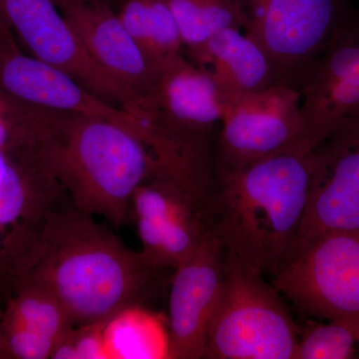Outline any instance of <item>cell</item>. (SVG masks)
<instances>
[{"instance_id": "cell-1", "label": "cell", "mask_w": 359, "mask_h": 359, "mask_svg": "<svg viewBox=\"0 0 359 359\" xmlns=\"http://www.w3.org/2000/svg\"><path fill=\"white\" fill-rule=\"evenodd\" d=\"M165 271L142 252L130 249L95 216L71 205L47 219L32 259L18 280L48 290L75 325H81L105 320L125 306L145 304Z\"/></svg>"}, {"instance_id": "cell-2", "label": "cell", "mask_w": 359, "mask_h": 359, "mask_svg": "<svg viewBox=\"0 0 359 359\" xmlns=\"http://www.w3.org/2000/svg\"><path fill=\"white\" fill-rule=\"evenodd\" d=\"M313 173V150L285 151L244 166L214 169L208 211L224 252L275 275L292 257Z\"/></svg>"}, {"instance_id": "cell-3", "label": "cell", "mask_w": 359, "mask_h": 359, "mask_svg": "<svg viewBox=\"0 0 359 359\" xmlns=\"http://www.w3.org/2000/svg\"><path fill=\"white\" fill-rule=\"evenodd\" d=\"M37 154L71 205L116 226L130 223L132 198L142 184L170 179L141 139L95 116L47 109Z\"/></svg>"}, {"instance_id": "cell-4", "label": "cell", "mask_w": 359, "mask_h": 359, "mask_svg": "<svg viewBox=\"0 0 359 359\" xmlns=\"http://www.w3.org/2000/svg\"><path fill=\"white\" fill-rule=\"evenodd\" d=\"M283 299L263 271L224 252L204 358L294 359L301 327Z\"/></svg>"}, {"instance_id": "cell-5", "label": "cell", "mask_w": 359, "mask_h": 359, "mask_svg": "<svg viewBox=\"0 0 359 359\" xmlns=\"http://www.w3.org/2000/svg\"><path fill=\"white\" fill-rule=\"evenodd\" d=\"M63 196L34 142L18 136L0 143V292L25 273L47 219L63 208Z\"/></svg>"}, {"instance_id": "cell-6", "label": "cell", "mask_w": 359, "mask_h": 359, "mask_svg": "<svg viewBox=\"0 0 359 359\" xmlns=\"http://www.w3.org/2000/svg\"><path fill=\"white\" fill-rule=\"evenodd\" d=\"M238 2L244 32L268 54L280 82L295 88L340 30L359 16L342 0Z\"/></svg>"}, {"instance_id": "cell-7", "label": "cell", "mask_w": 359, "mask_h": 359, "mask_svg": "<svg viewBox=\"0 0 359 359\" xmlns=\"http://www.w3.org/2000/svg\"><path fill=\"white\" fill-rule=\"evenodd\" d=\"M0 93L18 102L102 118L141 139L160 162L176 145L160 128L92 93L69 75L32 57L16 43L0 41Z\"/></svg>"}, {"instance_id": "cell-8", "label": "cell", "mask_w": 359, "mask_h": 359, "mask_svg": "<svg viewBox=\"0 0 359 359\" xmlns=\"http://www.w3.org/2000/svg\"><path fill=\"white\" fill-rule=\"evenodd\" d=\"M271 283L309 318L359 321V231L314 241Z\"/></svg>"}, {"instance_id": "cell-9", "label": "cell", "mask_w": 359, "mask_h": 359, "mask_svg": "<svg viewBox=\"0 0 359 359\" xmlns=\"http://www.w3.org/2000/svg\"><path fill=\"white\" fill-rule=\"evenodd\" d=\"M302 144L301 92L287 84L226 100L212 148L214 169H233Z\"/></svg>"}, {"instance_id": "cell-10", "label": "cell", "mask_w": 359, "mask_h": 359, "mask_svg": "<svg viewBox=\"0 0 359 359\" xmlns=\"http://www.w3.org/2000/svg\"><path fill=\"white\" fill-rule=\"evenodd\" d=\"M226 100L211 77L183 53L155 70L142 116L175 140L212 153Z\"/></svg>"}, {"instance_id": "cell-11", "label": "cell", "mask_w": 359, "mask_h": 359, "mask_svg": "<svg viewBox=\"0 0 359 359\" xmlns=\"http://www.w3.org/2000/svg\"><path fill=\"white\" fill-rule=\"evenodd\" d=\"M0 9L25 53L62 71L92 93L132 113L131 97L90 57L53 0H0Z\"/></svg>"}, {"instance_id": "cell-12", "label": "cell", "mask_w": 359, "mask_h": 359, "mask_svg": "<svg viewBox=\"0 0 359 359\" xmlns=\"http://www.w3.org/2000/svg\"><path fill=\"white\" fill-rule=\"evenodd\" d=\"M142 254L164 271H174L195 252L211 230L207 202L168 178L142 184L131 201Z\"/></svg>"}, {"instance_id": "cell-13", "label": "cell", "mask_w": 359, "mask_h": 359, "mask_svg": "<svg viewBox=\"0 0 359 359\" xmlns=\"http://www.w3.org/2000/svg\"><path fill=\"white\" fill-rule=\"evenodd\" d=\"M313 153L311 200L290 259L330 233L359 231V117L330 135Z\"/></svg>"}, {"instance_id": "cell-14", "label": "cell", "mask_w": 359, "mask_h": 359, "mask_svg": "<svg viewBox=\"0 0 359 359\" xmlns=\"http://www.w3.org/2000/svg\"><path fill=\"white\" fill-rule=\"evenodd\" d=\"M297 89L306 150L313 151L359 117V16L344 26L309 66Z\"/></svg>"}, {"instance_id": "cell-15", "label": "cell", "mask_w": 359, "mask_h": 359, "mask_svg": "<svg viewBox=\"0 0 359 359\" xmlns=\"http://www.w3.org/2000/svg\"><path fill=\"white\" fill-rule=\"evenodd\" d=\"M223 245L212 229L170 278L169 358H204L208 330L224 278Z\"/></svg>"}, {"instance_id": "cell-16", "label": "cell", "mask_w": 359, "mask_h": 359, "mask_svg": "<svg viewBox=\"0 0 359 359\" xmlns=\"http://www.w3.org/2000/svg\"><path fill=\"white\" fill-rule=\"evenodd\" d=\"M90 57L126 90L140 117L155 71L105 0H53Z\"/></svg>"}, {"instance_id": "cell-17", "label": "cell", "mask_w": 359, "mask_h": 359, "mask_svg": "<svg viewBox=\"0 0 359 359\" xmlns=\"http://www.w3.org/2000/svg\"><path fill=\"white\" fill-rule=\"evenodd\" d=\"M75 325L55 295L39 283L20 278L4 304L6 358H52Z\"/></svg>"}, {"instance_id": "cell-18", "label": "cell", "mask_w": 359, "mask_h": 359, "mask_svg": "<svg viewBox=\"0 0 359 359\" xmlns=\"http://www.w3.org/2000/svg\"><path fill=\"white\" fill-rule=\"evenodd\" d=\"M187 57L211 77L226 99L282 83L268 54L241 28L217 32Z\"/></svg>"}, {"instance_id": "cell-19", "label": "cell", "mask_w": 359, "mask_h": 359, "mask_svg": "<svg viewBox=\"0 0 359 359\" xmlns=\"http://www.w3.org/2000/svg\"><path fill=\"white\" fill-rule=\"evenodd\" d=\"M102 330L107 359L169 358L167 320L144 304L116 311L103 321Z\"/></svg>"}, {"instance_id": "cell-20", "label": "cell", "mask_w": 359, "mask_h": 359, "mask_svg": "<svg viewBox=\"0 0 359 359\" xmlns=\"http://www.w3.org/2000/svg\"><path fill=\"white\" fill-rule=\"evenodd\" d=\"M118 15L153 70L185 53L178 26L165 0H124Z\"/></svg>"}, {"instance_id": "cell-21", "label": "cell", "mask_w": 359, "mask_h": 359, "mask_svg": "<svg viewBox=\"0 0 359 359\" xmlns=\"http://www.w3.org/2000/svg\"><path fill=\"white\" fill-rule=\"evenodd\" d=\"M173 14L183 42L191 55L212 35L226 28L244 30V18L238 0H165Z\"/></svg>"}, {"instance_id": "cell-22", "label": "cell", "mask_w": 359, "mask_h": 359, "mask_svg": "<svg viewBox=\"0 0 359 359\" xmlns=\"http://www.w3.org/2000/svg\"><path fill=\"white\" fill-rule=\"evenodd\" d=\"M325 320L301 327L294 359L359 358V321Z\"/></svg>"}, {"instance_id": "cell-23", "label": "cell", "mask_w": 359, "mask_h": 359, "mask_svg": "<svg viewBox=\"0 0 359 359\" xmlns=\"http://www.w3.org/2000/svg\"><path fill=\"white\" fill-rule=\"evenodd\" d=\"M103 321L75 325L59 344L52 358L107 359L104 346Z\"/></svg>"}, {"instance_id": "cell-24", "label": "cell", "mask_w": 359, "mask_h": 359, "mask_svg": "<svg viewBox=\"0 0 359 359\" xmlns=\"http://www.w3.org/2000/svg\"><path fill=\"white\" fill-rule=\"evenodd\" d=\"M0 41L6 42V43H16L13 32L4 20L1 9H0Z\"/></svg>"}, {"instance_id": "cell-25", "label": "cell", "mask_w": 359, "mask_h": 359, "mask_svg": "<svg viewBox=\"0 0 359 359\" xmlns=\"http://www.w3.org/2000/svg\"><path fill=\"white\" fill-rule=\"evenodd\" d=\"M2 316H4V308H0V358H6V354H4V328H2Z\"/></svg>"}]
</instances>
